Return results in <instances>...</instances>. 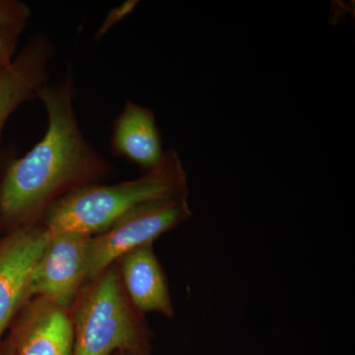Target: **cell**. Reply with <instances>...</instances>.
Instances as JSON below:
<instances>
[{"label": "cell", "instance_id": "1", "mask_svg": "<svg viewBox=\"0 0 355 355\" xmlns=\"http://www.w3.org/2000/svg\"><path fill=\"white\" fill-rule=\"evenodd\" d=\"M46 130L38 144L0 169V233L32 225L60 198L100 184L112 167L84 137L76 111V84L70 72L48 83L38 98Z\"/></svg>", "mask_w": 355, "mask_h": 355}, {"label": "cell", "instance_id": "2", "mask_svg": "<svg viewBox=\"0 0 355 355\" xmlns=\"http://www.w3.org/2000/svg\"><path fill=\"white\" fill-rule=\"evenodd\" d=\"M188 195V179L179 153L168 149L158 165L137 179L90 184L72 191L58 200L42 222L51 235L95 236L142 203Z\"/></svg>", "mask_w": 355, "mask_h": 355}, {"label": "cell", "instance_id": "3", "mask_svg": "<svg viewBox=\"0 0 355 355\" xmlns=\"http://www.w3.org/2000/svg\"><path fill=\"white\" fill-rule=\"evenodd\" d=\"M69 314L72 355H151L153 331L128 298L116 263L84 284Z\"/></svg>", "mask_w": 355, "mask_h": 355}, {"label": "cell", "instance_id": "4", "mask_svg": "<svg viewBox=\"0 0 355 355\" xmlns=\"http://www.w3.org/2000/svg\"><path fill=\"white\" fill-rule=\"evenodd\" d=\"M191 216L188 197L150 200L130 209L100 234L91 236L87 252V284L121 257L157 238Z\"/></svg>", "mask_w": 355, "mask_h": 355}, {"label": "cell", "instance_id": "5", "mask_svg": "<svg viewBox=\"0 0 355 355\" xmlns=\"http://www.w3.org/2000/svg\"><path fill=\"white\" fill-rule=\"evenodd\" d=\"M51 237L41 221L12 229L0 238V347L4 334L29 300L33 270Z\"/></svg>", "mask_w": 355, "mask_h": 355}, {"label": "cell", "instance_id": "6", "mask_svg": "<svg viewBox=\"0 0 355 355\" xmlns=\"http://www.w3.org/2000/svg\"><path fill=\"white\" fill-rule=\"evenodd\" d=\"M91 236L51 235L30 279L28 296L42 297L69 310L87 282V252Z\"/></svg>", "mask_w": 355, "mask_h": 355}, {"label": "cell", "instance_id": "7", "mask_svg": "<svg viewBox=\"0 0 355 355\" xmlns=\"http://www.w3.org/2000/svg\"><path fill=\"white\" fill-rule=\"evenodd\" d=\"M6 338L15 355H72L69 310L44 298H31L14 319Z\"/></svg>", "mask_w": 355, "mask_h": 355}, {"label": "cell", "instance_id": "8", "mask_svg": "<svg viewBox=\"0 0 355 355\" xmlns=\"http://www.w3.org/2000/svg\"><path fill=\"white\" fill-rule=\"evenodd\" d=\"M57 49L50 37L35 34L8 64L0 67V139L14 112L37 99L49 83L50 67Z\"/></svg>", "mask_w": 355, "mask_h": 355}, {"label": "cell", "instance_id": "9", "mask_svg": "<svg viewBox=\"0 0 355 355\" xmlns=\"http://www.w3.org/2000/svg\"><path fill=\"white\" fill-rule=\"evenodd\" d=\"M116 265L128 298L140 313H158L170 319L174 316L169 286L153 245L133 250Z\"/></svg>", "mask_w": 355, "mask_h": 355}, {"label": "cell", "instance_id": "10", "mask_svg": "<svg viewBox=\"0 0 355 355\" xmlns=\"http://www.w3.org/2000/svg\"><path fill=\"white\" fill-rule=\"evenodd\" d=\"M111 151L146 172L158 165L165 150L153 110L128 100L114 121Z\"/></svg>", "mask_w": 355, "mask_h": 355}, {"label": "cell", "instance_id": "11", "mask_svg": "<svg viewBox=\"0 0 355 355\" xmlns=\"http://www.w3.org/2000/svg\"><path fill=\"white\" fill-rule=\"evenodd\" d=\"M31 8L19 0H0V32H23L31 17Z\"/></svg>", "mask_w": 355, "mask_h": 355}, {"label": "cell", "instance_id": "12", "mask_svg": "<svg viewBox=\"0 0 355 355\" xmlns=\"http://www.w3.org/2000/svg\"><path fill=\"white\" fill-rule=\"evenodd\" d=\"M137 3H139L137 1H127L121 3V6L114 7L113 10L110 11L107 17L103 21L99 30L96 33L95 39L99 40L104 37V35L108 33L114 25L120 23L123 18L127 17L128 14L132 13Z\"/></svg>", "mask_w": 355, "mask_h": 355}, {"label": "cell", "instance_id": "13", "mask_svg": "<svg viewBox=\"0 0 355 355\" xmlns=\"http://www.w3.org/2000/svg\"><path fill=\"white\" fill-rule=\"evenodd\" d=\"M23 32H0V67L8 64L17 53Z\"/></svg>", "mask_w": 355, "mask_h": 355}, {"label": "cell", "instance_id": "14", "mask_svg": "<svg viewBox=\"0 0 355 355\" xmlns=\"http://www.w3.org/2000/svg\"><path fill=\"white\" fill-rule=\"evenodd\" d=\"M0 355H15L14 349L10 342L7 338H4L3 342L0 347Z\"/></svg>", "mask_w": 355, "mask_h": 355}, {"label": "cell", "instance_id": "15", "mask_svg": "<svg viewBox=\"0 0 355 355\" xmlns=\"http://www.w3.org/2000/svg\"><path fill=\"white\" fill-rule=\"evenodd\" d=\"M112 355H130V354H127V352H114V354H113Z\"/></svg>", "mask_w": 355, "mask_h": 355}]
</instances>
